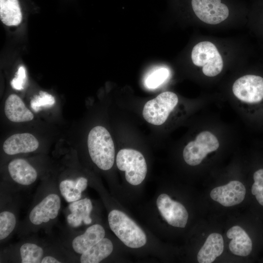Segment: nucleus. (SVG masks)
I'll list each match as a JSON object with an SVG mask.
<instances>
[{
    "mask_svg": "<svg viewBox=\"0 0 263 263\" xmlns=\"http://www.w3.org/2000/svg\"><path fill=\"white\" fill-rule=\"evenodd\" d=\"M89 153L93 162L100 169L107 170L113 165L115 150L110 133L97 126L89 132L87 140Z\"/></svg>",
    "mask_w": 263,
    "mask_h": 263,
    "instance_id": "1",
    "label": "nucleus"
},
{
    "mask_svg": "<svg viewBox=\"0 0 263 263\" xmlns=\"http://www.w3.org/2000/svg\"><path fill=\"white\" fill-rule=\"evenodd\" d=\"M232 92L239 100L251 107L255 117H263V77L246 75L233 83Z\"/></svg>",
    "mask_w": 263,
    "mask_h": 263,
    "instance_id": "2",
    "label": "nucleus"
},
{
    "mask_svg": "<svg viewBox=\"0 0 263 263\" xmlns=\"http://www.w3.org/2000/svg\"><path fill=\"white\" fill-rule=\"evenodd\" d=\"M108 222L111 230L127 246L138 248L146 244L147 237L144 232L123 212L112 210L108 215Z\"/></svg>",
    "mask_w": 263,
    "mask_h": 263,
    "instance_id": "3",
    "label": "nucleus"
},
{
    "mask_svg": "<svg viewBox=\"0 0 263 263\" xmlns=\"http://www.w3.org/2000/svg\"><path fill=\"white\" fill-rule=\"evenodd\" d=\"M116 162L118 169L125 171L126 179L130 184L138 185L145 178L147 166L144 157L139 151L121 149L117 154Z\"/></svg>",
    "mask_w": 263,
    "mask_h": 263,
    "instance_id": "4",
    "label": "nucleus"
},
{
    "mask_svg": "<svg viewBox=\"0 0 263 263\" xmlns=\"http://www.w3.org/2000/svg\"><path fill=\"white\" fill-rule=\"evenodd\" d=\"M193 63L202 67L203 74L209 77L216 76L222 71L224 66L221 55L215 45L208 41L195 45L191 52Z\"/></svg>",
    "mask_w": 263,
    "mask_h": 263,
    "instance_id": "5",
    "label": "nucleus"
},
{
    "mask_svg": "<svg viewBox=\"0 0 263 263\" xmlns=\"http://www.w3.org/2000/svg\"><path fill=\"white\" fill-rule=\"evenodd\" d=\"M178 102L177 95L171 92H165L148 101L144 105L143 116L149 123L161 125L167 120Z\"/></svg>",
    "mask_w": 263,
    "mask_h": 263,
    "instance_id": "6",
    "label": "nucleus"
},
{
    "mask_svg": "<svg viewBox=\"0 0 263 263\" xmlns=\"http://www.w3.org/2000/svg\"><path fill=\"white\" fill-rule=\"evenodd\" d=\"M220 144L216 136L209 131L200 132L194 140L184 148L183 156L186 163L192 166L199 165L207 154L216 150Z\"/></svg>",
    "mask_w": 263,
    "mask_h": 263,
    "instance_id": "7",
    "label": "nucleus"
},
{
    "mask_svg": "<svg viewBox=\"0 0 263 263\" xmlns=\"http://www.w3.org/2000/svg\"><path fill=\"white\" fill-rule=\"evenodd\" d=\"M191 5L197 17L207 24H219L229 16V9L221 0H191Z\"/></svg>",
    "mask_w": 263,
    "mask_h": 263,
    "instance_id": "8",
    "label": "nucleus"
},
{
    "mask_svg": "<svg viewBox=\"0 0 263 263\" xmlns=\"http://www.w3.org/2000/svg\"><path fill=\"white\" fill-rule=\"evenodd\" d=\"M156 204L162 216L169 225L181 228L186 226L188 214L183 205L165 193L158 196Z\"/></svg>",
    "mask_w": 263,
    "mask_h": 263,
    "instance_id": "9",
    "label": "nucleus"
},
{
    "mask_svg": "<svg viewBox=\"0 0 263 263\" xmlns=\"http://www.w3.org/2000/svg\"><path fill=\"white\" fill-rule=\"evenodd\" d=\"M61 207V200L56 193L47 195L31 211L29 220L36 225L48 222L56 218Z\"/></svg>",
    "mask_w": 263,
    "mask_h": 263,
    "instance_id": "10",
    "label": "nucleus"
},
{
    "mask_svg": "<svg viewBox=\"0 0 263 263\" xmlns=\"http://www.w3.org/2000/svg\"><path fill=\"white\" fill-rule=\"evenodd\" d=\"M246 191L240 181L233 180L226 185L213 188L210 192L211 199L225 207L239 204L244 200Z\"/></svg>",
    "mask_w": 263,
    "mask_h": 263,
    "instance_id": "11",
    "label": "nucleus"
},
{
    "mask_svg": "<svg viewBox=\"0 0 263 263\" xmlns=\"http://www.w3.org/2000/svg\"><path fill=\"white\" fill-rule=\"evenodd\" d=\"M39 146L37 139L29 133L13 134L6 139L3 144V150L8 155L28 153L35 151Z\"/></svg>",
    "mask_w": 263,
    "mask_h": 263,
    "instance_id": "12",
    "label": "nucleus"
},
{
    "mask_svg": "<svg viewBox=\"0 0 263 263\" xmlns=\"http://www.w3.org/2000/svg\"><path fill=\"white\" fill-rule=\"evenodd\" d=\"M8 169L12 179L21 185H30L34 183L37 178L36 170L23 159L12 160L8 164Z\"/></svg>",
    "mask_w": 263,
    "mask_h": 263,
    "instance_id": "13",
    "label": "nucleus"
},
{
    "mask_svg": "<svg viewBox=\"0 0 263 263\" xmlns=\"http://www.w3.org/2000/svg\"><path fill=\"white\" fill-rule=\"evenodd\" d=\"M4 113L6 117L13 122H28L34 118L33 113L26 107L22 100L14 94L9 95L5 100Z\"/></svg>",
    "mask_w": 263,
    "mask_h": 263,
    "instance_id": "14",
    "label": "nucleus"
},
{
    "mask_svg": "<svg viewBox=\"0 0 263 263\" xmlns=\"http://www.w3.org/2000/svg\"><path fill=\"white\" fill-rule=\"evenodd\" d=\"M105 231L99 224L89 226L81 235L75 237L72 241L74 250L78 254H83L104 238Z\"/></svg>",
    "mask_w": 263,
    "mask_h": 263,
    "instance_id": "15",
    "label": "nucleus"
},
{
    "mask_svg": "<svg viewBox=\"0 0 263 263\" xmlns=\"http://www.w3.org/2000/svg\"><path fill=\"white\" fill-rule=\"evenodd\" d=\"M226 236L231 239L229 248L233 254L240 256L249 255L252 250V242L242 227L238 225L231 227L227 231Z\"/></svg>",
    "mask_w": 263,
    "mask_h": 263,
    "instance_id": "16",
    "label": "nucleus"
},
{
    "mask_svg": "<svg viewBox=\"0 0 263 263\" xmlns=\"http://www.w3.org/2000/svg\"><path fill=\"white\" fill-rule=\"evenodd\" d=\"M224 246V240L221 234L217 233L210 234L198 253V262L212 263L222 254Z\"/></svg>",
    "mask_w": 263,
    "mask_h": 263,
    "instance_id": "17",
    "label": "nucleus"
},
{
    "mask_svg": "<svg viewBox=\"0 0 263 263\" xmlns=\"http://www.w3.org/2000/svg\"><path fill=\"white\" fill-rule=\"evenodd\" d=\"M71 213L67 216L68 224L73 227H77L83 222L90 224L92 219L90 216L93 209L91 201L88 198L72 202L69 206Z\"/></svg>",
    "mask_w": 263,
    "mask_h": 263,
    "instance_id": "18",
    "label": "nucleus"
},
{
    "mask_svg": "<svg viewBox=\"0 0 263 263\" xmlns=\"http://www.w3.org/2000/svg\"><path fill=\"white\" fill-rule=\"evenodd\" d=\"M22 18L19 0H0V19L4 25L11 27L18 26Z\"/></svg>",
    "mask_w": 263,
    "mask_h": 263,
    "instance_id": "19",
    "label": "nucleus"
},
{
    "mask_svg": "<svg viewBox=\"0 0 263 263\" xmlns=\"http://www.w3.org/2000/svg\"><path fill=\"white\" fill-rule=\"evenodd\" d=\"M113 250L110 240L104 238L88 250L81 254V263H98L108 257Z\"/></svg>",
    "mask_w": 263,
    "mask_h": 263,
    "instance_id": "20",
    "label": "nucleus"
},
{
    "mask_svg": "<svg viewBox=\"0 0 263 263\" xmlns=\"http://www.w3.org/2000/svg\"><path fill=\"white\" fill-rule=\"evenodd\" d=\"M88 180L83 177L75 180L66 179L59 184L60 193L64 198L69 203L80 200L81 193L87 187Z\"/></svg>",
    "mask_w": 263,
    "mask_h": 263,
    "instance_id": "21",
    "label": "nucleus"
},
{
    "mask_svg": "<svg viewBox=\"0 0 263 263\" xmlns=\"http://www.w3.org/2000/svg\"><path fill=\"white\" fill-rule=\"evenodd\" d=\"M19 252L22 263H41L44 254L41 247L31 243L23 244L20 247Z\"/></svg>",
    "mask_w": 263,
    "mask_h": 263,
    "instance_id": "22",
    "label": "nucleus"
},
{
    "mask_svg": "<svg viewBox=\"0 0 263 263\" xmlns=\"http://www.w3.org/2000/svg\"><path fill=\"white\" fill-rule=\"evenodd\" d=\"M169 75V70L166 68L156 69L146 77L144 81L145 86L149 89H155L164 83Z\"/></svg>",
    "mask_w": 263,
    "mask_h": 263,
    "instance_id": "23",
    "label": "nucleus"
},
{
    "mask_svg": "<svg viewBox=\"0 0 263 263\" xmlns=\"http://www.w3.org/2000/svg\"><path fill=\"white\" fill-rule=\"evenodd\" d=\"M16 225V218L13 213L3 211L0 213V239L6 238L14 230Z\"/></svg>",
    "mask_w": 263,
    "mask_h": 263,
    "instance_id": "24",
    "label": "nucleus"
},
{
    "mask_svg": "<svg viewBox=\"0 0 263 263\" xmlns=\"http://www.w3.org/2000/svg\"><path fill=\"white\" fill-rule=\"evenodd\" d=\"M55 103L54 97L42 91H39V94L35 95L30 101L31 107L35 112H38L43 108H50Z\"/></svg>",
    "mask_w": 263,
    "mask_h": 263,
    "instance_id": "25",
    "label": "nucleus"
},
{
    "mask_svg": "<svg viewBox=\"0 0 263 263\" xmlns=\"http://www.w3.org/2000/svg\"><path fill=\"white\" fill-rule=\"evenodd\" d=\"M254 183L251 188L252 194L257 201L263 206V168L256 170L253 175Z\"/></svg>",
    "mask_w": 263,
    "mask_h": 263,
    "instance_id": "26",
    "label": "nucleus"
},
{
    "mask_svg": "<svg viewBox=\"0 0 263 263\" xmlns=\"http://www.w3.org/2000/svg\"><path fill=\"white\" fill-rule=\"evenodd\" d=\"M26 81V72L25 67L21 65L18 70L16 76L11 82L12 87L15 90L23 89Z\"/></svg>",
    "mask_w": 263,
    "mask_h": 263,
    "instance_id": "27",
    "label": "nucleus"
},
{
    "mask_svg": "<svg viewBox=\"0 0 263 263\" xmlns=\"http://www.w3.org/2000/svg\"><path fill=\"white\" fill-rule=\"evenodd\" d=\"M60 262L54 257L47 256L43 257L41 263H59Z\"/></svg>",
    "mask_w": 263,
    "mask_h": 263,
    "instance_id": "28",
    "label": "nucleus"
}]
</instances>
